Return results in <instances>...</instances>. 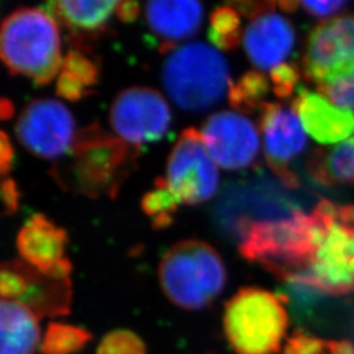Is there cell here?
<instances>
[{
    "label": "cell",
    "mask_w": 354,
    "mask_h": 354,
    "mask_svg": "<svg viewBox=\"0 0 354 354\" xmlns=\"http://www.w3.org/2000/svg\"><path fill=\"white\" fill-rule=\"evenodd\" d=\"M140 156L138 146L92 124L77 131L70 159L55 165L54 178L66 189L89 198L114 200L137 168Z\"/></svg>",
    "instance_id": "1"
},
{
    "label": "cell",
    "mask_w": 354,
    "mask_h": 354,
    "mask_svg": "<svg viewBox=\"0 0 354 354\" xmlns=\"http://www.w3.org/2000/svg\"><path fill=\"white\" fill-rule=\"evenodd\" d=\"M0 61L12 75L48 86L62 70L59 29L49 13L17 8L0 26Z\"/></svg>",
    "instance_id": "2"
},
{
    "label": "cell",
    "mask_w": 354,
    "mask_h": 354,
    "mask_svg": "<svg viewBox=\"0 0 354 354\" xmlns=\"http://www.w3.org/2000/svg\"><path fill=\"white\" fill-rule=\"evenodd\" d=\"M313 214L314 252L304 269L289 277L302 279L326 295H346L354 291V205L323 200Z\"/></svg>",
    "instance_id": "3"
},
{
    "label": "cell",
    "mask_w": 354,
    "mask_h": 354,
    "mask_svg": "<svg viewBox=\"0 0 354 354\" xmlns=\"http://www.w3.org/2000/svg\"><path fill=\"white\" fill-rule=\"evenodd\" d=\"M239 252L281 281L301 272L315 248L313 213L294 210L274 219L239 223Z\"/></svg>",
    "instance_id": "4"
},
{
    "label": "cell",
    "mask_w": 354,
    "mask_h": 354,
    "mask_svg": "<svg viewBox=\"0 0 354 354\" xmlns=\"http://www.w3.org/2000/svg\"><path fill=\"white\" fill-rule=\"evenodd\" d=\"M167 54L162 82L178 108L187 112L206 111L230 91L232 83L227 61L213 46L189 42Z\"/></svg>",
    "instance_id": "5"
},
{
    "label": "cell",
    "mask_w": 354,
    "mask_h": 354,
    "mask_svg": "<svg viewBox=\"0 0 354 354\" xmlns=\"http://www.w3.org/2000/svg\"><path fill=\"white\" fill-rule=\"evenodd\" d=\"M159 281L172 304L197 311L219 297L226 286L227 272L210 244L189 239L178 241L165 253L159 264Z\"/></svg>",
    "instance_id": "6"
},
{
    "label": "cell",
    "mask_w": 354,
    "mask_h": 354,
    "mask_svg": "<svg viewBox=\"0 0 354 354\" xmlns=\"http://www.w3.org/2000/svg\"><path fill=\"white\" fill-rule=\"evenodd\" d=\"M302 68L330 102L354 111V15L330 19L311 32Z\"/></svg>",
    "instance_id": "7"
},
{
    "label": "cell",
    "mask_w": 354,
    "mask_h": 354,
    "mask_svg": "<svg viewBox=\"0 0 354 354\" xmlns=\"http://www.w3.org/2000/svg\"><path fill=\"white\" fill-rule=\"evenodd\" d=\"M279 294L243 288L225 304L223 330L236 354H277L286 337L289 315Z\"/></svg>",
    "instance_id": "8"
},
{
    "label": "cell",
    "mask_w": 354,
    "mask_h": 354,
    "mask_svg": "<svg viewBox=\"0 0 354 354\" xmlns=\"http://www.w3.org/2000/svg\"><path fill=\"white\" fill-rule=\"evenodd\" d=\"M165 178L181 205H198L214 197L219 185L218 165L197 129L188 127L180 134L168 156Z\"/></svg>",
    "instance_id": "9"
},
{
    "label": "cell",
    "mask_w": 354,
    "mask_h": 354,
    "mask_svg": "<svg viewBox=\"0 0 354 354\" xmlns=\"http://www.w3.org/2000/svg\"><path fill=\"white\" fill-rule=\"evenodd\" d=\"M77 131L73 113L54 99L29 102L15 127L16 137L26 150L48 160L70 153Z\"/></svg>",
    "instance_id": "10"
},
{
    "label": "cell",
    "mask_w": 354,
    "mask_h": 354,
    "mask_svg": "<svg viewBox=\"0 0 354 354\" xmlns=\"http://www.w3.org/2000/svg\"><path fill=\"white\" fill-rule=\"evenodd\" d=\"M109 122L118 138L140 147L165 137L171 127L172 113L165 96L156 89L130 87L115 96Z\"/></svg>",
    "instance_id": "11"
},
{
    "label": "cell",
    "mask_w": 354,
    "mask_h": 354,
    "mask_svg": "<svg viewBox=\"0 0 354 354\" xmlns=\"http://www.w3.org/2000/svg\"><path fill=\"white\" fill-rule=\"evenodd\" d=\"M259 111L266 163L285 187L294 189L298 176L291 165L307 145L304 125L292 106L264 102Z\"/></svg>",
    "instance_id": "12"
},
{
    "label": "cell",
    "mask_w": 354,
    "mask_h": 354,
    "mask_svg": "<svg viewBox=\"0 0 354 354\" xmlns=\"http://www.w3.org/2000/svg\"><path fill=\"white\" fill-rule=\"evenodd\" d=\"M241 13L251 19L243 42L247 57L260 70H273L290 57L295 32L290 21L276 12L274 3L247 1Z\"/></svg>",
    "instance_id": "13"
},
{
    "label": "cell",
    "mask_w": 354,
    "mask_h": 354,
    "mask_svg": "<svg viewBox=\"0 0 354 354\" xmlns=\"http://www.w3.org/2000/svg\"><path fill=\"white\" fill-rule=\"evenodd\" d=\"M203 143L215 163L227 171H241L254 163L260 140L252 121L238 112L212 114L201 129Z\"/></svg>",
    "instance_id": "14"
},
{
    "label": "cell",
    "mask_w": 354,
    "mask_h": 354,
    "mask_svg": "<svg viewBox=\"0 0 354 354\" xmlns=\"http://www.w3.org/2000/svg\"><path fill=\"white\" fill-rule=\"evenodd\" d=\"M304 130L322 145L345 142L354 134V112L336 106L317 92L299 87L291 102Z\"/></svg>",
    "instance_id": "15"
},
{
    "label": "cell",
    "mask_w": 354,
    "mask_h": 354,
    "mask_svg": "<svg viewBox=\"0 0 354 354\" xmlns=\"http://www.w3.org/2000/svg\"><path fill=\"white\" fill-rule=\"evenodd\" d=\"M145 15L149 29L160 41L159 50L168 53L198 32L203 7L190 0H156L146 4Z\"/></svg>",
    "instance_id": "16"
},
{
    "label": "cell",
    "mask_w": 354,
    "mask_h": 354,
    "mask_svg": "<svg viewBox=\"0 0 354 354\" xmlns=\"http://www.w3.org/2000/svg\"><path fill=\"white\" fill-rule=\"evenodd\" d=\"M67 243L66 230L44 214L32 215L16 238L21 260L37 268L39 272H46L66 259Z\"/></svg>",
    "instance_id": "17"
},
{
    "label": "cell",
    "mask_w": 354,
    "mask_h": 354,
    "mask_svg": "<svg viewBox=\"0 0 354 354\" xmlns=\"http://www.w3.org/2000/svg\"><path fill=\"white\" fill-rule=\"evenodd\" d=\"M46 12L57 24L71 30L73 37L87 39L105 32L111 16L115 12L117 1H50Z\"/></svg>",
    "instance_id": "18"
},
{
    "label": "cell",
    "mask_w": 354,
    "mask_h": 354,
    "mask_svg": "<svg viewBox=\"0 0 354 354\" xmlns=\"http://www.w3.org/2000/svg\"><path fill=\"white\" fill-rule=\"evenodd\" d=\"M39 317L26 304L0 299V354H35Z\"/></svg>",
    "instance_id": "19"
},
{
    "label": "cell",
    "mask_w": 354,
    "mask_h": 354,
    "mask_svg": "<svg viewBox=\"0 0 354 354\" xmlns=\"http://www.w3.org/2000/svg\"><path fill=\"white\" fill-rule=\"evenodd\" d=\"M308 172L323 185L354 184V137L327 151H317L308 162Z\"/></svg>",
    "instance_id": "20"
},
{
    "label": "cell",
    "mask_w": 354,
    "mask_h": 354,
    "mask_svg": "<svg viewBox=\"0 0 354 354\" xmlns=\"http://www.w3.org/2000/svg\"><path fill=\"white\" fill-rule=\"evenodd\" d=\"M270 89L266 74L260 71H248L241 75L228 91V100L234 109L251 113L264 104Z\"/></svg>",
    "instance_id": "21"
},
{
    "label": "cell",
    "mask_w": 354,
    "mask_h": 354,
    "mask_svg": "<svg viewBox=\"0 0 354 354\" xmlns=\"http://www.w3.org/2000/svg\"><path fill=\"white\" fill-rule=\"evenodd\" d=\"M92 340L86 328L64 323H50L41 342L42 354H75L83 351Z\"/></svg>",
    "instance_id": "22"
},
{
    "label": "cell",
    "mask_w": 354,
    "mask_h": 354,
    "mask_svg": "<svg viewBox=\"0 0 354 354\" xmlns=\"http://www.w3.org/2000/svg\"><path fill=\"white\" fill-rule=\"evenodd\" d=\"M181 203L168 187L165 177H158L153 189L147 192L140 201L143 213L152 218V227L156 230L171 226L174 214Z\"/></svg>",
    "instance_id": "23"
},
{
    "label": "cell",
    "mask_w": 354,
    "mask_h": 354,
    "mask_svg": "<svg viewBox=\"0 0 354 354\" xmlns=\"http://www.w3.org/2000/svg\"><path fill=\"white\" fill-rule=\"evenodd\" d=\"M207 37L219 50L236 49L241 39V20L238 10L228 6L215 8L210 16Z\"/></svg>",
    "instance_id": "24"
},
{
    "label": "cell",
    "mask_w": 354,
    "mask_h": 354,
    "mask_svg": "<svg viewBox=\"0 0 354 354\" xmlns=\"http://www.w3.org/2000/svg\"><path fill=\"white\" fill-rule=\"evenodd\" d=\"M61 71L75 77L79 83L92 92V88L100 80V64L89 51L84 39H73V48L66 54Z\"/></svg>",
    "instance_id": "25"
},
{
    "label": "cell",
    "mask_w": 354,
    "mask_h": 354,
    "mask_svg": "<svg viewBox=\"0 0 354 354\" xmlns=\"http://www.w3.org/2000/svg\"><path fill=\"white\" fill-rule=\"evenodd\" d=\"M283 354H354V345L346 340H324L301 330L290 336Z\"/></svg>",
    "instance_id": "26"
},
{
    "label": "cell",
    "mask_w": 354,
    "mask_h": 354,
    "mask_svg": "<svg viewBox=\"0 0 354 354\" xmlns=\"http://www.w3.org/2000/svg\"><path fill=\"white\" fill-rule=\"evenodd\" d=\"M28 290L26 263L12 260L0 264V299L21 302Z\"/></svg>",
    "instance_id": "27"
},
{
    "label": "cell",
    "mask_w": 354,
    "mask_h": 354,
    "mask_svg": "<svg viewBox=\"0 0 354 354\" xmlns=\"http://www.w3.org/2000/svg\"><path fill=\"white\" fill-rule=\"evenodd\" d=\"M96 354H147V349L137 333L115 329L104 336Z\"/></svg>",
    "instance_id": "28"
},
{
    "label": "cell",
    "mask_w": 354,
    "mask_h": 354,
    "mask_svg": "<svg viewBox=\"0 0 354 354\" xmlns=\"http://www.w3.org/2000/svg\"><path fill=\"white\" fill-rule=\"evenodd\" d=\"M301 71L292 64H279L270 71V82L273 84V91L279 99H288L295 96L299 86Z\"/></svg>",
    "instance_id": "29"
},
{
    "label": "cell",
    "mask_w": 354,
    "mask_h": 354,
    "mask_svg": "<svg viewBox=\"0 0 354 354\" xmlns=\"http://www.w3.org/2000/svg\"><path fill=\"white\" fill-rule=\"evenodd\" d=\"M277 6L285 12H292V11H297V8H302L304 12L317 19H326L336 13L342 12L349 4L342 0H336V1H281Z\"/></svg>",
    "instance_id": "30"
},
{
    "label": "cell",
    "mask_w": 354,
    "mask_h": 354,
    "mask_svg": "<svg viewBox=\"0 0 354 354\" xmlns=\"http://www.w3.org/2000/svg\"><path fill=\"white\" fill-rule=\"evenodd\" d=\"M55 91L61 97L73 102H79V100L84 99L86 96L93 93L92 91L86 88L82 83H79L75 77H73L64 71H61L57 77Z\"/></svg>",
    "instance_id": "31"
},
{
    "label": "cell",
    "mask_w": 354,
    "mask_h": 354,
    "mask_svg": "<svg viewBox=\"0 0 354 354\" xmlns=\"http://www.w3.org/2000/svg\"><path fill=\"white\" fill-rule=\"evenodd\" d=\"M0 201L3 203V213H15L20 203V190L11 178H6L0 183Z\"/></svg>",
    "instance_id": "32"
},
{
    "label": "cell",
    "mask_w": 354,
    "mask_h": 354,
    "mask_svg": "<svg viewBox=\"0 0 354 354\" xmlns=\"http://www.w3.org/2000/svg\"><path fill=\"white\" fill-rule=\"evenodd\" d=\"M15 150L8 136L0 130V177L7 176L12 169Z\"/></svg>",
    "instance_id": "33"
},
{
    "label": "cell",
    "mask_w": 354,
    "mask_h": 354,
    "mask_svg": "<svg viewBox=\"0 0 354 354\" xmlns=\"http://www.w3.org/2000/svg\"><path fill=\"white\" fill-rule=\"evenodd\" d=\"M140 6L137 1H118L115 15L122 23H134L140 17Z\"/></svg>",
    "instance_id": "34"
},
{
    "label": "cell",
    "mask_w": 354,
    "mask_h": 354,
    "mask_svg": "<svg viewBox=\"0 0 354 354\" xmlns=\"http://www.w3.org/2000/svg\"><path fill=\"white\" fill-rule=\"evenodd\" d=\"M13 114V104L7 99H0V120H10Z\"/></svg>",
    "instance_id": "35"
}]
</instances>
